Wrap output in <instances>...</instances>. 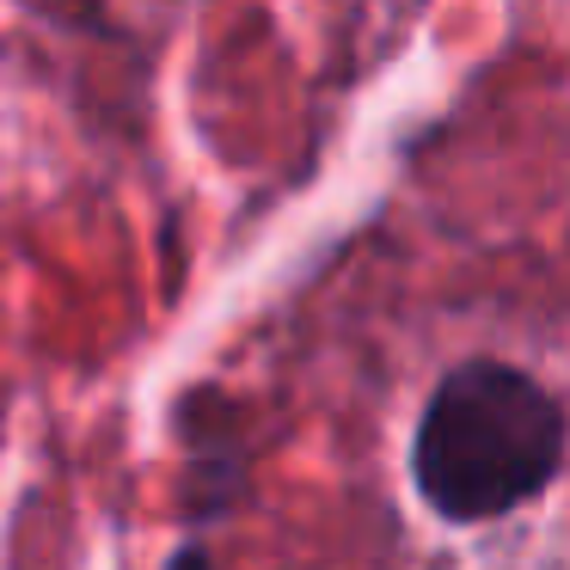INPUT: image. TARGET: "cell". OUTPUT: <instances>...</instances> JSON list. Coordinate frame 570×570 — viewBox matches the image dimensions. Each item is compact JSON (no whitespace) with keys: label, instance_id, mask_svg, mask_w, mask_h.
<instances>
[{"label":"cell","instance_id":"cell-2","mask_svg":"<svg viewBox=\"0 0 570 570\" xmlns=\"http://www.w3.org/2000/svg\"><path fill=\"white\" fill-rule=\"evenodd\" d=\"M166 570H215V558L203 552V546H178L173 564H166Z\"/></svg>","mask_w":570,"mask_h":570},{"label":"cell","instance_id":"cell-1","mask_svg":"<svg viewBox=\"0 0 570 570\" xmlns=\"http://www.w3.org/2000/svg\"><path fill=\"white\" fill-rule=\"evenodd\" d=\"M570 454V417L528 368L472 356L435 381L411 435V484L454 528L503 521L546 497Z\"/></svg>","mask_w":570,"mask_h":570}]
</instances>
